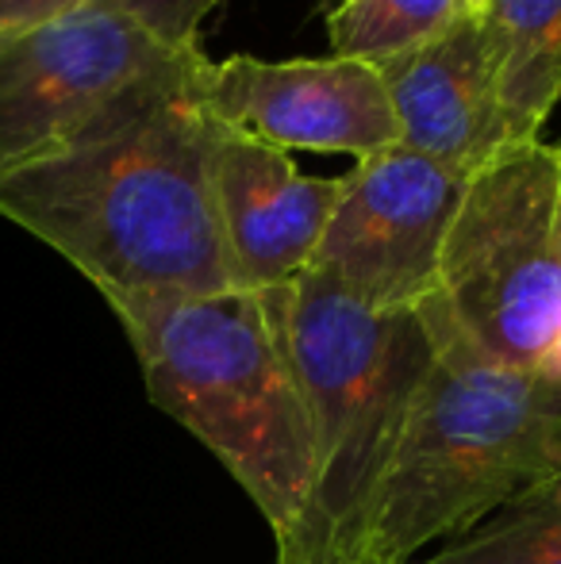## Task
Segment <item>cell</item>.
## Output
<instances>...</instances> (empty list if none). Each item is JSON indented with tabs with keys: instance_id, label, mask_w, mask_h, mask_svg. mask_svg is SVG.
<instances>
[{
	"instance_id": "obj_10",
	"label": "cell",
	"mask_w": 561,
	"mask_h": 564,
	"mask_svg": "<svg viewBox=\"0 0 561 564\" xmlns=\"http://www.w3.org/2000/svg\"><path fill=\"white\" fill-rule=\"evenodd\" d=\"M400 123V147L457 173H477L516 142L496 93L477 12L389 62H377Z\"/></svg>"
},
{
	"instance_id": "obj_11",
	"label": "cell",
	"mask_w": 561,
	"mask_h": 564,
	"mask_svg": "<svg viewBox=\"0 0 561 564\" xmlns=\"http://www.w3.org/2000/svg\"><path fill=\"white\" fill-rule=\"evenodd\" d=\"M477 20L511 134L539 139L561 100V0H485Z\"/></svg>"
},
{
	"instance_id": "obj_7",
	"label": "cell",
	"mask_w": 561,
	"mask_h": 564,
	"mask_svg": "<svg viewBox=\"0 0 561 564\" xmlns=\"http://www.w3.org/2000/svg\"><path fill=\"white\" fill-rule=\"evenodd\" d=\"M470 185L423 154L397 147L354 165L343 177L312 265L377 312H416L439 292L446 230Z\"/></svg>"
},
{
	"instance_id": "obj_12",
	"label": "cell",
	"mask_w": 561,
	"mask_h": 564,
	"mask_svg": "<svg viewBox=\"0 0 561 564\" xmlns=\"http://www.w3.org/2000/svg\"><path fill=\"white\" fill-rule=\"evenodd\" d=\"M465 12H473L465 0H343L327 20L331 51L377 66L442 35Z\"/></svg>"
},
{
	"instance_id": "obj_19",
	"label": "cell",
	"mask_w": 561,
	"mask_h": 564,
	"mask_svg": "<svg viewBox=\"0 0 561 564\" xmlns=\"http://www.w3.org/2000/svg\"><path fill=\"white\" fill-rule=\"evenodd\" d=\"M550 499H554V503L561 507V473H558V480L550 484Z\"/></svg>"
},
{
	"instance_id": "obj_13",
	"label": "cell",
	"mask_w": 561,
	"mask_h": 564,
	"mask_svg": "<svg viewBox=\"0 0 561 564\" xmlns=\"http://www.w3.org/2000/svg\"><path fill=\"white\" fill-rule=\"evenodd\" d=\"M420 564H561V507L547 488Z\"/></svg>"
},
{
	"instance_id": "obj_17",
	"label": "cell",
	"mask_w": 561,
	"mask_h": 564,
	"mask_svg": "<svg viewBox=\"0 0 561 564\" xmlns=\"http://www.w3.org/2000/svg\"><path fill=\"white\" fill-rule=\"evenodd\" d=\"M278 564H358V561H343V557H304V561H278Z\"/></svg>"
},
{
	"instance_id": "obj_2",
	"label": "cell",
	"mask_w": 561,
	"mask_h": 564,
	"mask_svg": "<svg viewBox=\"0 0 561 564\" xmlns=\"http://www.w3.org/2000/svg\"><path fill=\"white\" fill-rule=\"evenodd\" d=\"M416 312L434 354L346 557L358 564H412L431 542L539 496L561 473V388L493 361L439 296Z\"/></svg>"
},
{
	"instance_id": "obj_15",
	"label": "cell",
	"mask_w": 561,
	"mask_h": 564,
	"mask_svg": "<svg viewBox=\"0 0 561 564\" xmlns=\"http://www.w3.org/2000/svg\"><path fill=\"white\" fill-rule=\"evenodd\" d=\"M85 0H0V39L15 35L23 28H35L54 15H66L74 8H82Z\"/></svg>"
},
{
	"instance_id": "obj_9",
	"label": "cell",
	"mask_w": 561,
	"mask_h": 564,
	"mask_svg": "<svg viewBox=\"0 0 561 564\" xmlns=\"http://www.w3.org/2000/svg\"><path fill=\"white\" fill-rule=\"evenodd\" d=\"M208 170L231 289L273 292L308 273L343 177H308L284 150L219 119L208 127Z\"/></svg>"
},
{
	"instance_id": "obj_16",
	"label": "cell",
	"mask_w": 561,
	"mask_h": 564,
	"mask_svg": "<svg viewBox=\"0 0 561 564\" xmlns=\"http://www.w3.org/2000/svg\"><path fill=\"white\" fill-rule=\"evenodd\" d=\"M531 372H535L539 380H547V384L561 388V319H558L554 335H550L547 349L539 354V361H535V369H531Z\"/></svg>"
},
{
	"instance_id": "obj_1",
	"label": "cell",
	"mask_w": 561,
	"mask_h": 564,
	"mask_svg": "<svg viewBox=\"0 0 561 564\" xmlns=\"http://www.w3.org/2000/svg\"><path fill=\"white\" fill-rule=\"evenodd\" d=\"M196 85L0 181V219L62 253L108 307L231 289Z\"/></svg>"
},
{
	"instance_id": "obj_5",
	"label": "cell",
	"mask_w": 561,
	"mask_h": 564,
	"mask_svg": "<svg viewBox=\"0 0 561 564\" xmlns=\"http://www.w3.org/2000/svg\"><path fill=\"white\" fill-rule=\"evenodd\" d=\"M201 46H170L112 0L0 39V181L112 131L162 93L193 85Z\"/></svg>"
},
{
	"instance_id": "obj_4",
	"label": "cell",
	"mask_w": 561,
	"mask_h": 564,
	"mask_svg": "<svg viewBox=\"0 0 561 564\" xmlns=\"http://www.w3.org/2000/svg\"><path fill=\"white\" fill-rule=\"evenodd\" d=\"M262 300L312 431L308 530L300 550L278 561H346L431 365V335L420 312H377L320 269Z\"/></svg>"
},
{
	"instance_id": "obj_18",
	"label": "cell",
	"mask_w": 561,
	"mask_h": 564,
	"mask_svg": "<svg viewBox=\"0 0 561 564\" xmlns=\"http://www.w3.org/2000/svg\"><path fill=\"white\" fill-rule=\"evenodd\" d=\"M554 219H558V246H561V142H558V208H554Z\"/></svg>"
},
{
	"instance_id": "obj_8",
	"label": "cell",
	"mask_w": 561,
	"mask_h": 564,
	"mask_svg": "<svg viewBox=\"0 0 561 564\" xmlns=\"http://www.w3.org/2000/svg\"><path fill=\"white\" fill-rule=\"evenodd\" d=\"M196 93L212 119L284 154L315 150L366 162L400 147V123L381 69L362 58L204 62Z\"/></svg>"
},
{
	"instance_id": "obj_6",
	"label": "cell",
	"mask_w": 561,
	"mask_h": 564,
	"mask_svg": "<svg viewBox=\"0 0 561 564\" xmlns=\"http://www.w3.org/2000/svg\"><path fill=\"white\" fill-rule=\"evenodd\" d=\"M558 147L511 142L465 185L439 261V304L493 361L535 369L561 319Z\"/></svg>"
},
{
	"instance_id": "obj_14",
	"label": "cell",
	"mask_w": 561,
	"mask_h": 564,
	"mask_svg": "<svg viewBox=\"0 0 561 564\" xmlns=\"http://www.w3.org/2000/svg\"><path fill=\"white\" fill-rule=\"evenodd\" d=\"M170 46H201V28L224 0H112Z\"/></svg>"
},
{
	"instance_id": "obj_3",
	"label": "cell",
	"mask_w": 561,
	"mask_h": 564,
	"mask_svg": "<svg viewBox=\"0 0 561 564\" xmlns=\"http://www.w3.org/2000/svg\"><path fill=\"white\" fill-rule=\"evenodd\" d=\"M112 312L154 408L239 480L270 522L278 557L296 553L312 511V431L262 292L139 300Z\"/></svg>"
},
{
	"instance_id": "obj_20",
	"label": "cell",
	"mask_w": 561,
	"mask_h": 564,
	"mask_svg": "<svg viewBox=\"0 0 561 564\" xmlns=\"http://www.w3.org/2000/svg\"><path fill=\"white\" fill-rule=\"evenodd\" d=\"M465 4H470L473 12H477V8H485V0H465Z\"/></svg>"
}]
</instances>
